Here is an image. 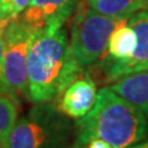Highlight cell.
Returning <instances> with one entry per match:
<instances>
[{
	"label": "cell",
	"instance_id": "cell-1",
	"mask_svg": "<svg viewBox=\"0 0 148 148\" xmlns=\"http://www.w3.org/2000/svg\"><path fill=\"white\" fill-rule=\"evenodd\" d=\"M64 27L34 31L27 57V99L35 104L56 101L83 74Z\"/></svg>",
	"mask_w": 148,
	"mask_h": 148
},
{
	"label": "cell",
	"instance_id": "cell-2",
	"mask_svg": "<svg viewBox=\"0 0 148 148\" xmlns=\"http://www.w3.org/2000/svg\"><path fill=\"white\" fill-rule=\"evenodd\" d=\"M77 141L86 145L92 138L112 148H127L148 135V120L141 110L105 86L96 92L92 109L77 122Z\"/></svg>",
	"mask_w": 148,
	"mask_h": 148
},
{
	"label": "cell",
	"instance_id": "cell-3",
	"mask_svg": "<svg viewBox=\"0 0 148 148\" xmlns=\"http://www.w3.org/2000/svg\"><path fill=\"white\" fill-rule=\"evenodd\" d=\"M71 130L54 103L36 104L15 122L4 148H67Z\"/></svg>",
	"mask_w": 148,
	"mask_h": 148
},
{
	"label": "cell",
	"instance_id": "cell-4",
	"mask_svg": "<svg viewBox=\"0 0 148 148\" xmlns=\"http://www.w3.org/2000/svg\"><path fill=\"white\" fill-rule=\"evenodd\" d=\"M128 18L110 17L78 4L71 27L72 53L83 68L96 66L105 57L108 42L116 27L126 24Z\"/></svg>",
	"mask_w": 148,
	"mask_h": 148
},
{
	"label": "cell",
	"instance_id": "cell-5",
	"mask_svg": "<svg viewBox=\"0 0 148 148\" xmlns=\"http://www.w3.org/2000/svg\"><path fill=\"white\" fill-rule=\"evenodd\" d=\"M34 35L20 16L4 27V95L17 106L27 99V57Z\"/></svg>",
	"mask_w": 148,
	"mask_h": 148
},
{
	"label": "cell",
	"instance_id": "cell-6",
	"mask_svg": "<svg viewBox=\"0 0 148 148\" xmlns=\"http://www.w3.org/2000/svg\"><path fill=\"white\" fill-rule=\"evenodd\" d=\"M127 25L137 37L136 48L127 61L121 63H98L105 74L106 82H115L127 74L148 69V10H140L131 15Z\"/></svg>",
	"mask_w": 148,
	"mask_h": 148
},
{
	"label": "cell",
	"instance_id": "cell-7",
	"mask_svg": "<svg viewBox=\"0 0 148 148\" xmlns=\"http://www.w3.org/2000/svg\"><path fill=\"white\" fill-rule=\"evenodd\" d=\"M78 0H30L21 20L34 31L62 27L77 10Z\"/></svg>",
	"mask_w": 148,
	"mask_h": 148
},
{
	"label": "cell",
	"instance_id": "cell-8",
	"mask_svg": "<svg viewBox=\"0 0 148 148\" xmlns=\"http://www.w3.org/2000/svg\"><path fill=\"white\" fill-rule=\"evenodd\" d=\"M96 84L89 74L84 73L74 79L56 103L58 110L68 119L79 120L92 109L96 99Z\"/></svg>",
	"mask_w": 148,
	"mask_h": 148
},
{
	"label": "cell",
	"instance_id": "cell-9",
	"mask_svg": "<svg viewBox=\"0 0 148 148\" xmlns=\"http://www.w3.org/2000/svg\"><path fill=\"white\" fill-rule=\"evenodd\" d=\"M110 89L135 105L148 120V69L120 78L110 85Z\"/></svg>",
	"mask_w": 148,
	"mask_h": 148
},
{
	"label": "cell",
	"instance_id": "cell-10",
	"mask_svg": "<svg viewBox=\"0 0 148 148\" xmlns=\"http://www.w3.org/2000/svg\"><path fill=\"white\" fill-rule=\"evenodd\" d=\"M136 43V34L127 25V22L116 27L109 38L108 51L103 62L99 63H121L127 61L135 51Z\"/></svg>",
	"mask_w": 148,
	"mask_h": 148
},
{
	"label": "cell",
	"instance_id": "cell-11",
	"mask_svg": "<svg viewBox=\"0 0 148 148\" xmlns=\"http://www.w3.org/2000/svg\"><path fill=\"white\" fill-rule=\"evenodd\" d=\"M91 10L110 17L128 18L143 9L142 0H86Z\"/></svg>",
	"mask_w": 148,
	"mask_h": 148
},
{
	"label": "cell",
	"instance_id": "cell-12",
	"mask_svg": "<svg viewBox=\"0 0 148 148\" xmlns=\"http://www.w3.org/2000/svg\"><path fill=\"white\" fill-rule=\"evenodd\" d=\"M17 105L9 96L0 94V147L1 148H4L14 125L17 121Z\"/></svg>",
	"mask_w": 148,
	"mask_h": 148
},
{
	"label": "cell",
	"instance_id": "cell-13",
	"mask_svg": "<svg viewBox=\"0 0 148 148\" xmlns=\"http://www.w3.org/2000/svg\"><path fill=\"white\" fill-rule=\"evenodd\" d=\"M30 0H0V10L6 20L18 17L29 5Z\"/></svg>",
	"mask_w": 148,
	"mask_h": 148
},
{
	"label": "cell",
	"instance_id": "cell-14",
	"mask_svg": "<svg viewBox=\"0 0 148 148\" xmlns=\"http://www.w3.org/2000/svg\"><path fill=\"white\" fill-rule=\"evenodd\" d=\"M5 27V26H4ZM4 27L0 29V94H4V68H3V54H4Z\"/></svg>",
	"mask_w": 148,
	"mask_h": 148
},
{
	"label": "cell",
	"instance_id": "cell-15",
	"mask_svg": "<svg viewBox=\"0 0 148 148\" xmlns=\"http://www.w3.org/2000/svg\"><path fill=\"white\" fill-rule=\"evenodd\" d=\"M85 148H112L109 143H106L105 141L98 140V138H92L85 145Z\"/></svg>",
	"mask_w": 148,
	"mask_h": 148
},
{
	"label": "cell",
	"instance_id": "cell-16",
	"mask_svg": "<svg viewBox=\"0 0 148 148\" xmlns=\"http://www.w3.org/2000/svg\"><path fill=\"white\" fill-rule=\"evenodd\" d=\"M127 148H148V140L147 141H143V142H138V143H135V145L130 146Z\"/></svg>",
	"mask_w": 148,
	"mask_h": 148
},
{
	"label": "cell",
	"instance_id": "cell-17",
	"mask_svg": "<svg viewBox=\"0 0 148 148\" xmlns=\"http://www.w3.org/2000/svg\"><path fill=\"white\" fill-rule=\"evenodd\" d=\"M67 148H85V145H83L82 142H79V141H74L72 145H69Z\"/></svg>",
	"mask_w": 148,
	"mask_h": 148
},
{
	"label": "cell",
	"instance_id": "cell-18",
	"mask_svg": "<svg viewBox=\"0 0 148 148\" xmlns=\"http://www.w3.org/2000/svg\"><path fill=\"white\" fill-rule=\"evenodd\" d=\"M9 21H10V20H6V18L4 17V15L1 14V10H0V29H1V27H4V26H5V25L8 24Z\"/></svg>",
	"mask_w": 148,
	"mask_h": 148
},
{
	"label": "cell",
	"instance_id": "cell-19",
	"mask_svg": "<svg viewBox=\"0 0 148 148\" xmlns=\"http://www.w3.org/2000/svg\"><path fill=\"white\" fill-rule=\"evenodd\" d=\"M142 5H143L142 10H148V0H142Z\"/></svg>",
	"mask_w": 148,
	"mask_h": 148
},
{
	"label": "cell",
	"instance_id": "cell-20",
	"mask_svg": "<svg viewBox=\"0 0 148 148\" xmlns=\"http://www.w3.org/2000/svg\"><path fill=\"white\" fill-rule=\"evenodd\" d=\"M0 148H1V147H0Z\"/></svg>",
	"mask_w": 148,
	"mask_h": 148
}]
</instances>
